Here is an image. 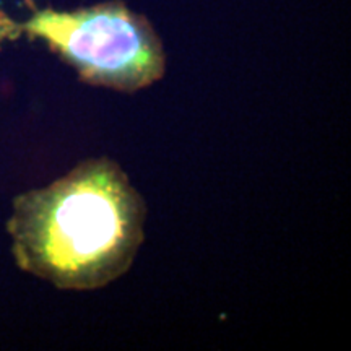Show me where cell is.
Segmentation results:
<instances>
[{"mask_svg":"<svg viewBox=\"0 0 351 351\" xmlns=\"http://www.w3.org/2000/svg\"><path fill=\"white\" fill-rule=\"evenodd\" d=\"M147 207L109 158L78 163L13 200L7 221L16 265L59 289L91 291L127 274L145 238Z\"/></svg>","mask_w":351,"mask_h":351,"instance_id":"obj_1","label":"cell"},{"mask_svg":"<svg viewBox=\"0 0 351 351\" xmlns=\"http://www.w3.org/2000/svg\"><path fill=\"white\" fill-rule=\"evenodd\" d=\"M23 21L0 10V49L20 38L43 41L86 85L135 93L161 80L166 72L163 43L147 16L121 0L77 10L38 8Z\"/></svg>","mask_w":351,"mask_h":351,"instance_id":"obj_2","label":"cell"}]
</instances>
